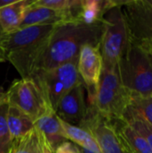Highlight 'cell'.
<instances>
[{
	"label": "cell",
	"mask_w": 152,
	"mask_h": 153,
	"mask_svg": "<svg viewBox=\"0 0 152 153\" xmlns=\"http://www.w3.org/2000/svg\"><path fill=\"white\" fill-rule=\"evenodd\" d=\"M54 25H37L5 34L0 51L21 78H31L39 70Z\"/></svg>",
	"instance_id": "obj_1"
},
{
	"label": "cell",
	"mask_w": 152,
	"mask_h": 153,
	"mask_svg": "<svg viewBox=\"0 0 152 153\" xmlns=\"http://www.w3.org/2000/svg\"><path fill=\"white\" fill-rule=\"evenodd\" d=\"M102 33L103 21L90 25L73 20L56 25L39 70L78 60L82 47L86 45L99 47Z\"/></svg>",
	"instance_id": "obj_2"
},
{
	"label": "cell",
	"mask_w": 152,
	"mask_h": 153,
	"mask_svg": "<svg viewBox=\"0 0 152 153\" xmlns=\"http://www.w3.org/2000/svg\"><path fill=\"white\" fill-rule=\"evenodd\" d=\"M117 70L122 84L131 94L152 95L151 54L129 42Z\"/></svg>",
	"instance_id": "obj_3"
},
{
	"label": "cell",
	"mask_w": 152,
	"mask_h": 153,
	"mask_svg": "<svg viewBox=\"0 0 152 153\" xmlns=\"http://www.w3.org/2000/svg\"><path fill=\"white\" fill-rule=\"evenodd\" d=\"M131 93L121 82L117 67L102 68L96 97L92 105L111 122L122 121L129 105Z\"/></svg>",
	"instance_id": "obj_4"
},
{
	"label": "cell",
	"mask_w": 152,
	"mask_h": 153,
	"mask_svg": "<svg viewBox=\"0 0 152 153\" xmlns=\"http://www.w3.org/2000/svg\"><path fill=\"white\" fill-rule=\"evenodd\" d=\"M122 4L123 1H120V4L109 9L103 18V33L99 49L104 67H117L130 42Z\"/></svg>",
	"instance_id": "obj_5"
},
{
	"label": "cell",
	"mask_w": 152,
	"mask_h": 153,
	"mask_svg": "<svg viewBox=\"0 0 152 153\" xmlns=\"http://www.w3.org/2000/svg\"><path fill=\"white\" fill-rule=\"evenodd\" d=\"M77 62L78 60L49 69L38 70L31 77L39 88L47 106L54 111L59 100L82 82L77 71Z\"/></svg>",
	"instance_id": "obj_6"
},
{
	"label": "cell",
	"mask_w": 152,
	"mask_h": 153,
	"mask_svg": "<svg viewBox=\"0 0 152 153\" xmlns=\"http://www.w3.org/2000/svg\"><path fill=\"white\" fill-rule=\"evenodd\" d=\"M130 42L152 55V0L123 1Z\"/></svg>",
	"instance_id": "obj_7"
},
{
	"label": "cell",
	"mask_w": 152,
	"mask_h": 153,
	"mask_svg": "<svg viewBox=\"0 0 152 153\" xmlns=\"http://www.w3.org/2000/svg\"><path fill=\"white\" fill-rule=\"evenodd\" d=\"M5 100L8 105L21 110L33 122L51 109L32 78L14 81L5 92Z\"/></svg>",
	"instance_id": "obj_8"
},
{
	"label": "cell",
	"mask_w": 152,
	"mask_h": 153,
	"mask_svg": "<svg viewBox=\"0 0 152 153\" xmlns=\"http://www.w3.org/2000/svg\"><path fill=\"white\" fill-rule=\"evenodd\" d=\"M79 127L93 135L101 153H125L114 123L103 117L92 105L88 104L86 117Z\"/></svg>",
	"instance_id": "obj_9"
},
{
	"label": "cell",
	"mask_w": 152,
	"mask_h": 153,
	"mask_svg": "<svg viewBox=\"0 0 152 153\" xmlns=\"http://www.w3.org/2000/svg\"><path fill=\"white\" fill-rule=\"evenodd\" d=\"M103 59L99 47L86 45L82 48L77 62V71L88 95V104L94 102L101 72Z\"/></svg>",
	"instance_id": "obj_10"
},
{
	"label": "cell",
	"mask_w": 152,
	"mask_h": 153,
	"mask_svg": "<svg viewBox=\"0 0 152 153\" xmlns=\"http://www.w3.org/2000/svg\"><path fill=\"white\" fill-rule=\"evenodd\" d=\"M85 91V87L81 82L59 100L55 113L60 120L76 126L82 125L88 110Z\"/></svg>",
	"instance_id": "obj_11"
},
{
	"label": "cell",
	"mask_w": 152,
	"mask_h": 153,
	"mask_svg": "<svg viewBox=\"0 0 152 153\" xmlns=\"http://www.w3.org/2000/svg\"><path fill=\"white\" fill-rule=\"evenodd\" d=\"M73 20L74 19L72 14L68 13L37 5L34 4V0H32L31 3L25 8L19 30L37 25L56 26L62 22Z\"/></svg>",
	"instance_id": "obj_12"
},
{
	"label": "cell",
	"mask_w": 152,
	"mask_h": 153,
	"mask_svg": "<svg viewBox=\"0 0 152 153\" xmlns=\"http://www.w3.org/2000/svg\"><path fill=\"white\" fill-rule=\"evenodd\" d=\"M34 127L54 153L60 144L67 141L61 120L52 109L47 110L37 121H35Z\"/></svg>",
	"instance_id": "obj_13"
},
{
	"label": "cell",
	"mask_w": 152,
	"mask_h": 153,
	"mask_svg": "<svg viewBox=\"0 0 152 153\" xmlns=\"http://www.w3.org/2000/svg\"><path fill=\"white\" fill-rule=\"evenodd\" d=\"M114 125L125 151L130 153H152L147 140L128 124L118 121L114 122Z\"/></svg>",
	"instance_id": "obj_14"
},
{
	"label": "cell",
	"mask_w": 152,
	"mask_h": 153,
	"mask_svg": "<svg viewBox=\"0 0 152 153\" xmlns=\"http://www.w3.org/2000/svg\"><path fill=\"white\" fill-rule=\"evenodd\" d=\"M118 4H120V1L81 0V8L78 14V21L90 25L101 22L105 13Z\"/></svg>",
	"instance_id": "obj_15"
},
{
	"label": "cell",
	"mask_w": 152,
	"mask_h": 153,
	"mask_svg": "<svg viewBox=\"0 0 152 153\" xmlns=\"http://www.w3.org/2000/svg\"><path fill=\"white\" fill-rule=\"evenodd\" d=\"M32 0H15L11 4L0 8V25L5 34L19 30L25 8Z\"/></svg>",
	"instance_id": "obj_16"
},
{
	"label": "cell",
	"mask_w": 152,
	"mask_h": 153,
	"mask_svg": "<svg viewBox=\"0 0 152 153\" xmlns=\"http://www.w3.org/2000/svg\"><path fill=\"white\" fill-rule=\"evenodd\" d=\"M6 118L13 141L27 135L34 129V122L27 115L13 106L8 105Z\"/></svg>",
	"instance_id": "obj_17"
},
{
	"label": "cell",
	"mask_w": 152,
	"mask_h": 153,
	"mask_svg": "<svg viewBox=\"0 0 152 153\" xmlns=\"http://www.w3.org/2000/svg\"><path fill=\"white\" fill-rule=\"evenodd\" d=\"M61 124L67 141H70L79 147L91 152L101 153L95 138L89 131L82 127L67 124L62 120Z\"/></svg>",
	"instance_id": "obj_18"
},
{
	"label": "cell",
	"mask_w": 152,
	"mask_h": 153,
	"mask_svg": "<svg viewBox=\"0 0 152 153\" xmlns=\"http://www.w3.org/2000/svg\"><path fill=\"white\" fill-rule=\"evenodd\" d=\"M125 116L138 117L152 126V95L140 96L131 94Z\"/></svg>",
	"instance_id": "obj_19"
},
{
	"label": "cell",
	"mask_w": 152,
	"mask_h": 153,
	"mask_svg": "<svg viewBox=\"0 0 152 153\" xmlns=\"http://www.w3.org/2000/svg\"><path fill=\"white\" fill-rule=\"evenodd\" d=\"M7 109L8 104L5 100L0 104V153L10 152L13 143L6 118Z\"/></svg>",
	"instance_id": "obj_20"
},
{
	"label": "cell",
	"mask_w": 152,
	"mask_h": 153,
	"mask_svg": "<svg viewBox=\"0 0 152 153\" xmlns=\"http://www.w3.org/2000/svg\"><path fill=\"white\" fill-rule=\"evenodd\" d=\"M123 122L128 124L130 126H132L136 132H138L141 135H142L147 142L149 143V144L151 145L152 149V126H150L149 124H147L146 122H144L143 120L133 117V116H125L123 120Z\"/></svg>",
	"instance_id": "obj_21"
},
{
	"label": "cell",
	"mask_w": 152,
	"mask_h": 153,
	"mask_svg": "<svg viewBox=\"0 0 152 153\" xmlns=\"http://www.w3.org/2000/svg\"><path fill=\"white\" fill-rule=\"evenodd\" d=\"M55 153H82V152L78 145L70 141H65L56 148Z\"/></svg>",
	"instance_id": "obj_22"
},
{
	"label": "cell",
	"mask_w": 152,
	"mask_h": 153,
	"mask_svg": "<svg viewBox=\"0 0 152 153\" xmlns=\"http://www.w3.org/2000/svg\"><path fill=\"white\" fill-rule=\"evenodd\" d=\"M15 0H0V8L4 7L8 4H11L12 3H13Z\"/></svg>",
	"instance_id": "obj_23"
},
{
	"label": "cell",
	"mask_w": 152,
	"mask_h": 153,
	"mask_svg": "<svg viewBox=\"0 0 152 153\" xmlns=\"http://www.w3.org/2000/svg\"><path fill=\"white\" fill-rule=\"evenodd\" d=\"M4 101H5V93L0 91V104Z\"/></svg>",
	"instance_id": "obj_24"
},
{
	"label": "cell",
	"mask_w": 152,
	"mask_h": 153,
	"mask_svg": "<svg viewBox=\"0 0 152 153\" xmlns=\"http://www.w3.org/2000/svg\"><path fill=\"white\" fill-rule=\"evenodd\" d=\"M4 35H5V33L4 32V30H3V29H2V27H1V25H0V42H1V40L3 39V38L4 37Z\"/></svg>",
	"instance_id": "obj_25"
},
{
	"label": "cell",
	"mask_w": 152,
	"mask_h": 153,
	"mask_svg": "<svg viewBox=\"0 0 152 153\" xmlns=\"http://www.w3.org/2000/svg\"><path fill=\"white\" fill-rule=\"evenodd\" d=\"M80 149H81V152H82V153H94V152H90V151H88V150L82 149V148H81V147H80Z\"/></svg>",
	"instance_id": "obj_26"
},
{
	"label": "cell",
	"mask_w": 152,
	"mask_h": 153,
	"mask_svg": "<svg viewBox=\"0 0 152 153\" xmlns=\"http://www.w3.org/2000/svg\"><path fill=\"white\" fill-rule=\"evenodd\" d=\"M4 61H5V59H4V57L3 54H2V53H1V51H0V63L4 62Z\"/></svg>",
	"instance_id": "obj_27"
},
{
	"label": "cell",
	"mask_w": 152,
	"mask_h": 153,
	"mask_svg": "<svg viewBox=\"0 0 152 153\" xmlns=\"http://www.w3.org/2000/svg\"><path fill=\"white\" fill-rule=\"evenodd\" d=\"M125 153H130V152H127V151H125Z\"/></svg>",
	"instance_id": "obj_28"
}]
</instances>
